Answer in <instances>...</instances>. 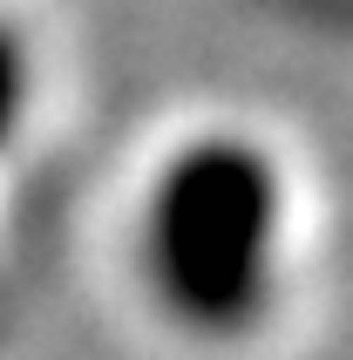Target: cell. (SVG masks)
<instances>
[{
  "mask_svg": "<svg viewBox=\"0 0 353 360\" xmlns=\"http://www.w3.org/2000/svg\"><path fill=\"white\" fill-rule=\"evenodd\" d=\"M20 109H27V55H20L14 27H0V143L14 136Z\"/></svg>",
  "mask_w": 353,
  "mask_h": 360,
  "instance_id": "obj_2",
  "label": "cell"
},
{
  "mask_svg": "<svg viewBox=\"0 0 353 360\" xmlns=\"http://www.w3.org/2000/svg\"><path fill=\"white\" fill-rule=\"evenodd\" d=\"M285 191L265 150L204 136L163 163L143 204V279L184 333L238 340L265 320L278 285Z\"/></svg>",
  "mask_w": 353,
  "mask_h": 360,
  "instance_id": "obj_1",
  "label": "cell"
}]
</instances>
